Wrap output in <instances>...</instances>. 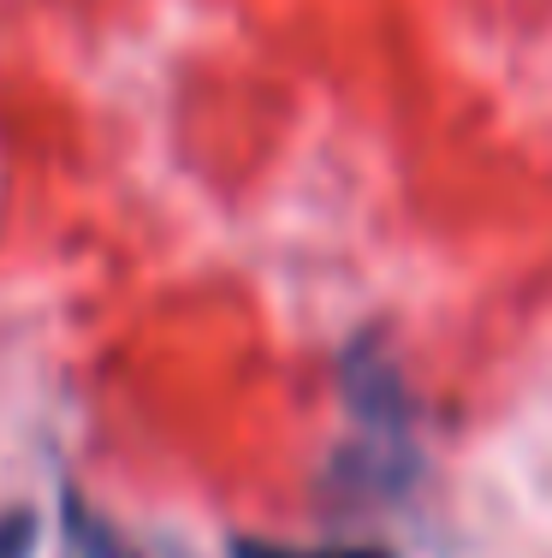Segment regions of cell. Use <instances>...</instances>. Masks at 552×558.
I'll return each mask as SVG.
<instances>
[{
  "mask_svg": "<svg viewBox=\"0 0 552 558\" xmlns=\"http://www.w3.org/2000/svg\"><path fill=\"white\" fill-rule=\"evenodd\" d=\"M232 558H392L380 547H268V541H232Z\"/></svg>",
  "mask_w": 552,
  "mask_h": 558,
  "instance_id": "obj_1",
  "label": "cell"
}]
</instances>
